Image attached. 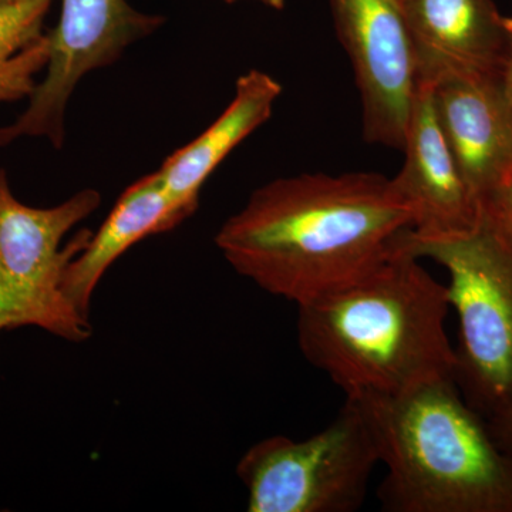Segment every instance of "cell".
I'll list each match as a JSON object with an SVG mask.
<instances>
[{
	"label": "cell",
	"instance_id": "cell-1",
	"mask_svg": "<svg viewBox=\"0 0 512 512\" xmlns=\"http://www.w3.org/2000/svg\"><path fill=\"white\" fill-rule=\"evenodd\" d=\"M412 225L392 178L301 174L252 192L215 244L239 275L301 306L365 275Z\"/></svg>",
	"mask_w": 512,
	"mask_h": 512
},
{
	"label": "cell",
	"instance_id": "cell-2",
	"mask_svg": "<svg viewBox=\"0 0 512 512\" xmlns=\"http://www.w3.org/2000/svg\"><path fill=\"white\" fill-rule=\"evenodd\" d=\"M420 261L394 242L365 275L298 306L303 356L345 396H389L454 379L448 288Z\"/></svg>",
	"mask_w": 512,
	"mask_h": 512
},
{
	"label": "cell",
	"instance_id": "cell-3",
	"mask_svg": "<svg viewBox=\"0 0 512 512\" xmlns=\"http://www.w3.org/2000/svg\"><path fill=\"white\" fill-rule=\"evenodd\" d=\"M365 404L386 476V512H512V456L456 380L439 379Z\"/></svg>",
	"mask_w": 512,
	"mask_h": 512
},
{
	"label": "cell",
	"instance_id": "cell-4",
	"mask_svg": "<svg viewBox=\"0 0 512 512\" xmlns=\"http://www.w3.org/2000/svg\"><path fill=\"white\" fill-rule=\"evenodd\" d=\"M396 244L431 259L450 276V306L458 316L454 380L485 419L512 403V244L481 217L457 237L417 238L404 231Z\"/></svg>",
	"mask_w": 512,
	"mask_h": 512
},
{
	"label": "cell",
	"instance_id": "cell-5",
	"mask_svg": "<svg viewBox=\"0 0 512 512\" xmlns=\"http://www.w3.org/2000/svg\"><path fill=\"white\" fill-rule=\"evenodd\" d=\"M380 464L365 404L346 396L325 429L305 440L268 437L238 461L249 512H355Z\"/></svg>",
	"mask_w": 512,
	"mask_h": 512
},
{
	"label": "cell",
	"instance_id": "cell-6",
	"mask_svg": "<svg viewBox=\"0 0 512 512\" xmlns=\"http://www.w3.org/2000/svg\"><path fill=\"white\" fill-rule=\"evenodd\" d=\"M96 190H82L50 208L29 207L13 194L0 168V332L36 326L70 340L92 336V325L62 289L64 269L86 247L92 232L64 237L100 207Z\"/></svg>",
	"mask_w": 512,
	"mask_h": 512
},
{
	"label": "cell",
	"instance_id": "cell-7",
	"mask_svg": "<svg viewBox=\"0 0 512 512\" xmlns=\"http://www.w3.org/2000/svg\"><path fill=\"white\" fill-rule=\"evenodd\" d=\"M164 18L138 12L127 0H62L59 25L50 30V59L25 111L0 127V148L23 137H45L60 150L64 117L86 74L110 66L124 50L150 36Z\"/></svg>",
	"mask_w": 512,
	"mask_h": 512
},
{
	"label": "cell",
	"instance_id": "cell-8",
	"mask_svg": "<svg viewBox=\"0 0 512 512\" xmlns=\"http://www.w3.org/2000/svg\"><path fill=\"white\" fill-rule=\"evenodd\" d=\"M328 2L362 101L363 138L403 151L419 86V64L403 0Z\"/></svg>",
	"mask_w": 512,
	"mask_h": 512
},
{
	"label": "cell",
	"instance_id": "cell-9",
	"mask_svg": "<svg viewBox=\"0 0 512 512\" xmlns=\"http://www.w3.org/2000/svg\"><path fill=\"white\" fill-rule=\"evenodd\" d=\"M402 153L404 164L392 184L412 212L410 234L447 238L473 231L481 221L480 204L448 147L430 84L420 80Z\"/></svg>",
	"mask_w": 512,
	"mask_h": 512
},
{
	"label": "cell",
	"instance_id": "cell-10",
	"mask_svg": "<svg viewBox=\"0 0 512 512\" xmlns=\"http://www.w3.org/2000/svg\"><path fill=\"white\" fill-rule=\"evenodd\" d=\"M429 84L448 147L481 208L512 178V106L503 79L446 76Z\"/></svg>",
	"mask_w": 512,
	"mask_h": 512
},
{
	"label": "cell",
	"instance_id": "cell-11",
	"mask_svg": "<svg viewBox=\"0 0 512 512\" xmlns=\"http://www.w3.org/2000/svg\"><path fill=\"white\" fill-rule=\"evenodd\" d=\"M403 5L421 82L503 77L508 35L493 0H403Z\"/></svg>",
	"mask_w": 512,
	"mask_h": 512
},
{
	"label": "cell",
	"instance_id": "cell-12",
	"mask_svg": "<svg viewBox=\"0 0 512 512\" xmlns=\"http://www.w3.org/2000/svg\"><path fill=\"white\" fill-rule=\"evenodd\" d=\"M282 86L259 70L242 74L227 109L200 136L167 157L156 171L175 210L187 220L198 208L202 185L245 140L271 119Z\"/></svg>",
	"mask_w": 512,
	"mask_h": 512
},
{
	"label": "cell",
	"instance_id": "cell-13",
	"mask_svg": "<svg viewBox=\"0 0 512 512\" xmlns=\"http://www.w3.org/2000/svg\"><path fill=\"white\" fill-rule=\"evenodd\" d=\"M184 221L157 173L144 175L120 195L99 231L92 232L83 251L66 266L64 295L89 318L93 293L110 266L138 242L173 231Z\"/></svg>",
	"mask_w": 512,
	"mask_h": 512
},
{
	"label": "cell",
	"instance_id": "cell-14",
	"mask_svg": "<svg viewBox=\"0 0 512 512\" xmlns=\"http://www.w3.org/2000/svg\"><path fill=\"white\" fill-rule=\"evenodd\" d=\"M55 0H19L0 10V104L32 96L50 59L45 19Z\"/></svg>",
	"mask_w": 512,
	"mask_h": 512
},
{
	"label": "cell",
	"instance_id": "cell-15",
	"mask_svg": "<svg viewBox=\"0 0 512 512\" xmlns=\"http://www.w3.org/2000/svg\"><path fill=\"white\" fill-rule=\"evenodd\" d=\"M481 217L512 244V178L481 204Z\"/></svg>",
	"mask_w": 512,
	"mask_h": 512
},
{
	"label": "cell",
	"instance_id": "cell-16",
	"mask_svg": "<svg viewBox=\"0 0 512 512\" xmlns=\"http://www.w3.org/2000/svg\"><path fill=\"white\" fill-rule=\"evenodd\" d=\"M485 420L498 446L512 456V403Z\"/></svg>",
	"mask_w": 512,
	"mask_h": 512
},
{
	"label": "cell",
	"instance_id": "cell-17",
	"mask_svg": "<svg viewBox=\"0 0 512 512\" xmlns=\"http://www.w3.org/2000/svg\"><path fill=\"white\" fill-rule=\"evenodd\" d=\"M505 28L508 35V55L503 70V86L512 106V16H505Z\"/></svg>",
	"mask_w": 512,
	"mask_h": 512
},
{
	"label": "cell",
	"instance_id": "cell-18",
	"mask_svg": "<svg viewBox=\"0 0 512 512\" xmlns=\"http://www.w3.org/2000/svg\"><path fill=\"white\" fill-rule=\"evenodd\" d=\"M225 2H227L228 5H232V3L237 2V0H225ZM255 2L261 3V5H264L269 9H285V0H255Z\"/></svg>",
	"mask_w": 512,
	"mask_h": 512
},
{
	"label": "cell",
	"instance_id": "cell-19",
	"mask_svg": "<svg viewBox=\"0 0 512 512\" xmlns=\"http://www.w3.org/2000/svg\"><path fill=\"white\" fill-rule=\"evenodd\" d=\"M19 0H0V10L9 8V6L15 5Z\"/></svg>",
	"mask_w": 512,
	"mask_h": 512
}]
</instances>
